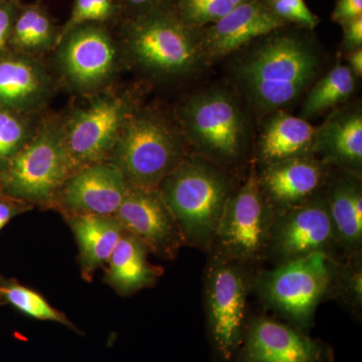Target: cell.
<instances>
[{
  "instance_id": "1",
  "label": "cell",
  "mask_w": 362,
  "mask_h": 362,
  "mask_svg": "<svg viewBox=\"0 0 362 362\" xmlns=\"http://www.w3.org/2000/svg\"><path fill=\"white\" fill-rule=\"evenodd\" d=\"M233 74L250 102L261 111L289 106L310 87L320 62L306 33L287 25L256 40Z\"/></svg>"
},
{
  "instance_id": "2",
  "label": "cell",
  "mask_w": 362,
  "mask_h": 362,
  "mask_svg": "<svg viewBox=\"0 0 362 362\" xmlns=\"http://www.w3.org/2000/svg\"><path fill=\"white\" fill-rule=\"evenodd\" d=\"M235 187L230 171L194 154L185 156L158 188L185 244L207 254Z\"/></svg>"
},
{
  "instance_id": "3",
  "label": "cell",
  "mask_w": 362,
  "mask_h": 362,
  "mask_svg": "<svg viewBox=\"0 0 362 362\" xmlns=\"http://www.w3.org/2000/svg\"><path fill=\"white\" fill-rule=\"evenodd\" d=\"M323 252L258 270L252 293L267 309L308 333L319 305L332 298L338 262Z\"/></svg>"
},
{
  "instance_id": "4",
  "label": "cell",
  "mask_w": 362,
  "mask_h": 362,
  "mask_svg": "<svg viewBox=\"0 0 362 362\" xmlns=\"http://www.w3.org/2000/svg\"><path fill=\"white\" fill-rule=\"evenodd\" d=\"M256 269L207 252L204 274L206 333L216 362H235L249 323Z\"/></svg>"
},
{
  "instance_id": "5",
  "label": "cell",
  "mask_w": 362,
  "mask_h": 362,
  "mask_svg": "<svg viewBox=\"0 0 362 362\" xmlns=\"http://www.w3.org/2000/svg\"><path fill=\"white\" fill-rule=\"evenodd\" d=\"M180 119L197 156L228 171L238 168L249 147V124L237 98L223 89L197 93L183 103Z\"/></svg>"
},
{
  "instance_id": "6",
  "label": "cell",
  "mask_w": 362,
  "mask_h": 362,
  "mask_svg": "<svg viewBox=\"0 0 362 362\" xmlns=\"http://www.w3.org/2000/svg\"><path fill=\"white\" fill-rule=\"evenodd\" d=\"M125 40L136 63L154 75H185L206 62L199 30L183 23L171 6L136 14L126 25Z\"/></svg>"
},
{
  "instance_id": "7",
  "label": "cell",
  "mask_w": 362,
  "mask_h": 362,
  "mask_svg": "<svg viewBox=\"0 0 362 362\" xmlns=\"http://www.w3.org/2000/svg\"><path fill=\"white\" fill-rule=\"evenodd\" d=\"M187 156L182 141L161 117L130 114L111 152L131 187L158 188Z\"/></svg>"
},
{
  "instance_id": "8",
  "label": "cell",
  "mask_w": 362,
  "mask_h": 362,
  "mask_svg": "<svg viewBox=\"0 0 362 362\" xmlns=\"http://www.w3.org/2000/svg\"><path fill=\"white\" fill-rule=\"evenodd\" d=\"M274 214L252 161L246 178L226 202L209 252L256 269L265 261Z\"/></svg>"
},
{
  "instance_id": "9",
  "label": "cell",
  "mask_w": 362,
  "mask_h": 362,
  "mask_svg": "<svg viewBox=\"0 0 362 362\" xmlns=\"http://www.w3.org/2000/svg\"><path fill=\"white\" fill-rule=\"evenodd\" d=\"M71 175L63 128L51 124L7 161L0 185L16 199L49 202Z\"/></svg>"
},
{
  "instance_id": "10",
  "label": "cell",
  "mask_w": 362,
  "mask_h": 362,
  "mask_svg": "<svg viewBox=\"0 0 362 362\" xmlns=\"http://www.w3.org/2000/svg\"><path fill=\"white\" fill-rule=\"evenodd\" d=\"M324 192L304 204L275 209L265 261L274 267L316 252L343 259Z\"/></svg>"
},
{
  "instance_id": "11",
  "label": "cell",
  "mask_w": 362,
  "mask_h": 362,
  "mask_svg": "<svg viewBox=\"0 0 362 362\" xmlns=\"http://www.w3.org/2000/svg\"><path fill=\"white\" fill-rule=\"evenodd\" d=\"M130 114L125 98L105 95L71 115L62 127L71 175L111 156Z\"/></svg>"
},
{
  "instance_id": "12",
  "label": "cell",
  "mask_w": 362,
  "mask_h": 362,
  "mask_svg": "<svg viewBox=\"0 0 362 362\" xmlns=\"http://www.w3.org/2000/svg\"><path fill=\"white\" fill-rule=\"evenodd\" d=\"M334 349L289 323L251 316L235 362H334Z\"/></svg>"
},
{
  "instance_id": "13",
  "label": "cell",
  "mask_w": 362,
  "mask_h": 362,
  "mask_svg": "<svg viewBox=\"0 0 362 362\" xmlns=\"http://www.w3.org/2000/svg\"><path fill=\"white\" fill-rule=\"evenodd\" d=\"M114 216L128 233L161 259H175L185 245L180 226L159 188L130 187Z\"/></svg>"
},
{
  "instance_id": "14",
  "label": "cell",
  "mask_w": 362,
  "mask_h": 362,
  "mask_svg": "<svg viewBox=\"0 0 362 362\" xmlns=\"http://www.w3.org/2000/svg\"><path fill=\"white\" fill-rule=\"evenodd\" d=\"M59 45V68L74 87L83 90L95 89L113 75L116 47L102 26L95 23L78 26Z\"/></svg>"
},
{
  "instance_id": "15",
  "label": "cell",
  "mask_w": 362,
  "mask_h": 362,
  "mask_svg": "<svg viewBox=\"0 0 362 362\" xmlns=\"http://www.w3.org/2000/svg\"><path fill=\"white\" fill-rule=\"evenodd\" d=\"M286 25L264 0H249L199 30L204 59L209 62L225 58Z\"/></svg>"
},
{
  "instance_id": "16",
  "label": "cell",
  "mask_w": 362,
  "mask_h": 362,
  "mask_svg": "<svg viewBox=\"0 0 362 362\" xmlns=\"http://www.w3.org/2000/svg\"><path fill=\"white\" fill-rule=\"evenodd\" d=\"M129 187L120 169L112 162H98L69 176L59 188V197L71 216H114Z\"/></svg>"
},
{
  "instance_id": "17",
  "label": "cell",
  "mask_w": 362,
  "mask_h": 362,
  "mask_svg": "<svg viewBox=\"0 0 362 362\" xmlns=\"http://www.w3.org/2000/svg\"><path fill=\"white\" fill-rule=\"evenodd\" d=\"M331 169L310 154L257 166V173L272 206L281 209L304 204L323 192Z\"/></svg>"
},
{
  "instance_id": "18",
  "label": "cell",
  "mask_w": 362,
  "mask_h": 362,
  "mask_svg": "<svg viewBox=\"0 0 362 362\" xmlns=\"http://www.w3.org/2000/svg\"><path fill=\"white\" fill-rule=\"evenodd\" d=\"M313 156L331 168L361 175L362 113L359 107L338 109L316 128Z\"/></svg>"
},
{
  "instance_id": "19",
  "label": "cell",
  "mask_w": 362,
  "mask_h": 362,
  "mask_svg": "<svg viewBox=\"0 0 362 362\" xmlns=\"http://www.w3.org/2000/svg\"><path fill=\"white\" fill-rule=\"evenodd\" d=\"M324 194L343 259L362 252L361 175L331 171Z\"/></svg>"
},
{
  "instance_id": "20",
  "label": "cell",
  "mask_w": 362,
  "mask_h": 362,
  "mask_svg": "<svg viewBox=\"0 0 362 362\" xmlns=\"http://www.w3.org/2000/svg\"><path fill=\"white\" fill-rule=\"evenodd\" d=\"M51 93L44 66L25 56L0 58V107L21 113L37 110Z\"/></svg>"
},
{
  "instance_id": "21",
  "label": "cell",
  "mask_w": 362,
  "mask_h": 362,
  "mask_svg": "<svg viewBox=\"0 0 362 362\" xmlns=\"http://www.w3.org/2000/svg\"><path fill=\"white\" fill-rule=\"evenodd\" d=\"M316 128L308 121L274 112L264 124L257 146V166L268 165L294 157L313 154Z\"/></svg>"
},
{
  "instance_id": "22",
  "label": "cell",
  "mask_w": 362,
  "mask_h": 362,
  "mask_svg": "<svg viewBox=\"0 0 362 362\" xmlns=\"http://www.w3.org/2000/svg\"><path fill=\"white\" fill-rule=\"evenodd\" d=\"M149 252L144 243L126 230L107 262L106 282L121 295L156 284L163 270L150 263Z\"/></svg>"
},
{
  "instance_id": "23",
  "label": "cell",
  "mask_w": 362,
  "mask_h": 362,
  "mask_svg": "<svg viewBox=\"0 0 362 362\" xmlns=\"http://www.w3.org/2000/svg\"><path fill=\"white\" fill-rule=\"evenodd\" d=\"M70 225L80 249L83 275L88 280L105 265L126 230L115 216L73 214Z\"/></svg>"
},
{
  "instance_id": "24",
  "label": "cell",
  "mask_w": 362,
  "mask_h": 362,
  "mask_svg": "<svg viewBox=\"0 0 362 362\" xmlns=\"http://www.w3.org/2000/svg\"><path fill=\"white\" fill-rule=\"evenodd\" d=\"M356 80L349 66L338 64L309 90L299 117L307 120L346 101L356 90Z\"/></svg>"
},
{
  "instance_id": "25",
  "label": "cell",
  "mask_w": 362,
  "mask_h": 362,
  "mask_svg": "<svg viewBox=\"0 0 362 362\" xmlns=\"http://www.w3.org/2000/svg\"><path fill=\"white\" fill-rule=\"evenodd\" d=\"M58 35L44 9L32 6L16 14L9 42L26 54H37L57 45Z\"/></svg>"
},
{
  "instance_id": "26",
  "label": "cell",
  "mask_w": 362,
  "mask_h": 362,
  "mask_svg": "<svg viewBox=\"0 0 362 362\" xmlns=\"http://www.w3.org/2000/svg\"><path fill=\"white\" fill-rule=\"evenodd\" d=\"M337 299L357 318L362 309V252L338 262L332 291Z\"/></svg>"
},
{
  "instance_id": "27",
  "label": "cell",
  "mask_w": 362,
  "mask_h": 362,
  "mask_svg": "<svg viewBox=\"0 0 362 362\" xmlns=\"http://www.w3.org/2000/svg\"><path fill=\"white\" fill-rule=\"evenodd\" d=\"M249 0H173L171 7L183 23L202 30Z\"/></svg>"
},
{
  "instance_id": "28",
  "label": "cell",
  "mask_w": 362,
  "mask_h": 362,
  "mask_svg": "<svg viewBox=\"0 0 362 362\" xmlns=\"http://www.w3.org/2000/svg\"><path fill=\"white\" fill-rule=\"evenodd\" d=\"M1 293L9 303L26 315L40 320L54 321L76 329L63 313L52 308L44 298L28 288L16 284L9 285L2 288Z\"/></svg>"
},
{
  "instance_id": "29",
  "label": "cell",
  "mask_w": 362,
  "mask_h": 362,
  "mask_svg": "<svg viewBox=\"0 0 362 362\" xmlns=\"http://www.w3.org/2000/svg\"><path fill=\"white\" fill-rule=\"evenodd\" d=\"M30 138L28 124L18 113L0 107V162L16 156Z\"/></svg>"
},
{
  "instance_id": "30",
  "label": "cell",
  "mask_w": 362,
  "mask_h": 362,
  "mask_svg": "<svg viewBox=\"0 0 362 362\" xmlns=\"http://www.w3.org/2000/svg\"><path fill=\"white\" fill-rule=\"evenodd\" d=\"M115 14L116 6L113 0H75L70 18L59 33L56 45L78 26L108 21Z\"/></svg>"
},
{
  "instance_id": "31",
  "label": "cell",
  "mask_w": 362,
  "mask_h": 362,
  "mask_svg": "<svg viewBox=\"0 0 362 362\" xmlns=\"http://www.w3.org/2000/svg\"><path fill=\"white\" fill-rule=\"evenodd\" d=\"M269 9L285 25L313 30L320 23L318 16L307 6L305 0H264Z\"/></svg>"
},
{
  "instance_id": "32",
  "label": "cell",
  "mask_w": 362,
  "mask_h": 362,
  "mask_svg": "<svg viewBox=\"0 0 362 362\" xmlns=\"http://www.w3.org/2000/svg\"><path fill=\"white\" fill-rule=\"evenodd\" d=\"M16 14L13 2L0 1V52L6 49L11 40Z\"/></svg>"
},
{
  "instance_id": "33",
  "label": "cell",
  "mask_w": 362,
  "mask_h": 362,
  "mask_svg": "<svg viewBox=\"0 0 362 362\" xmlns=\"http://www.w3.org/2000/svg\"><path fill=\"white\" fill-rule=\"evenodd\" d=\"M359 16H362V0H337L331 14L332 21L340 25Z\"/></svg>"
},
{
  "instance_id": "34",
  "label": "cell",
  "mask_w": 362,
  "mask_h": 362,
  "mask_svg": "<svg viewBox=\"0 0 362 362\" xmlns=\"http://www.w3.org/2000/svg\"><path fill=\"white\" fill-rule=\"evenodd\" d=\"M342 49L346 52L362 47V16L342 23Z\"/></svg>"
},
{
  "instance_id": "35",
  "label": "cell",
  "mask_w": 362,
  "mask_h": 362,
  "mask_svg": "<svg viewBox=\"0 0 362 362\" xmlns=\"http://www.w3.org/2000/svg\"><path fill=\"white\" fill-rule=\"evenodd\" d=\"M130 8L135 11L136 14L146 13L153 9L171 6L173 0H123Z\"/></svg>"
},
{
  "instance_id": "36",
  "label": "cell",
  "mask_w": 362,
  "mask_h": 362,
  "mask_svg": "<svg viewBox=\"0 0 362 362\" xmlns=\"http://www.w3.org/2000/svg\"><path fill=\"white\" fill-rule=\"evenodd\" d=\"M28 209V206H20V204H13L6 201L0 199V230L4 228V226L8 223L11 218L21 211Z\"/></svg>"
},
{
  "instance_id": "37",
  "label": "cell",
  "mask_w": 362,
  "mask_h": 362,
  "mask_svg": "<svg viewBox=\"0 0 362 362\" xmlns=\"http://www.w3.org/2000/svg\"><path fill=\"white\" fill-rule=\"evenodd\" d=\"M347 61L349 68L351 70L356 78H361L362 76V47L347 52Z\"/></svg>"
}]
</instances>
